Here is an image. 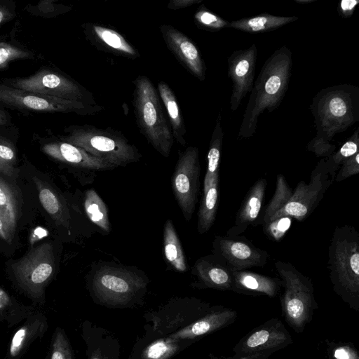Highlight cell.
Instances as JSON below:
<instances>
[{
    "label": "cell",
    "mask_w": 359,
    "mask_h": 359,
    "mask_svg": "<svg viewBox=\"0 0 359 359\" xmlns=\"http://www.w3.org/2000/svg\"><path fill=\"white\" fill-rule=\"evenodd\" d=\"M292 67V52L286 46L265 61L250 91L238 137L253 136L260 114L265 110L271 113L280 105L288 89Z\"/></svg>",
    "instance_id": "6da1fadb"
},
{
    "label": "cell",
    "mask_w": 359,
    "mask_h": 359,
    "mask_svg": "<svg viewBox=\"0 0 359 359\" xmlns=\"http://www.w3.org/2000/svg\"><path fill=\"white\" fill-rule=\"evenodd\" d=\"M327 269L334 292L350 309L359 311V233L337 226L328 247Z\"/></svg>",
    "instance_id": "7a4b0ae2"
},
{
    "label": "cell",
    "mask_w": 359,
    "mask_h": 359,
    "mask_svg": "<svg viewBox=\"0 0 359 359\" xmlns=\"http://www.w3.org/2000/svg\"><path fill=\"white\" fill-rule=\"evenodd\" d=\"M310 109L316 137L330 142L337 133L359 121V88L344 83L321 89L313 98Z\"/></svg>",
    "instance_id": "3957f363"
},
{
    "label": "cell",
    "mask_w": 359,
    "mask_h": 359,
    "mask_svg": "<svg viewBox=\"0 0 359 359\" xmlns=\"http://www.w3.org/2000/svg\"><path fill=\"white\" fill-rule=\"evenodd\" d=\"M133 104L137 126L148 142L164 157H168L174 137L157 91L147 76L135 81Z\"/></svg>",
    "instance_id": "277c9868"
},
{
    "label": "cell",
    "mask_w": 359,
    "mask_h": 359,
    "mask_svg": "<svg viewBox=\"0 0 359 359\" xmlns=\"http://www.w3.org/2000/svg\"><path fill=\"white\" fill-rule=\"evenodd\" d=\"M64 132L62 140L104 160L114 168L137 162L141 158L138 149L118 130L84 124L69 126Z\"/></svg>",
    "instance_id": "5b68a950"
},
{
    "label": "cell",
    "mask_w": 359,
    "mask_h": 359,
    "mask_svg": "<svg viewBox=\"0 0 359 359\" xmlns=\"http://www.w3.org/2000/svg\"><path fill=\"white\" fill-rule=\"evenodd\" d=\"M275 267L284 288L280 297L283 316L296 332H302L318 309L310 278L289 262L277 261Z\"/></svg>",
    "instance_id": "8992f818"
},
{
    "label": "cell",
    "mask_w": 359,
    "mask_h": 359,
    "mask_svg": "<svg viewBox=\"0 0 359 359\" xmlns=\"http://www.w3.org/2000/svg\"><path fill=\"white\" fill-rule=\"evenodd\" d=\"M2 83L20 90L96 105L93 94L65 74L43 67L27 77L5 78Z\"/></svg>",
    "instance_id": "52a82bcc"
},
{
    "label": "cell",
    "mask_w": 359,
    "mask_h": 359,
    "mask_svg": "<svg viewBox=\"0 0 359 359\" xmlns=\"http://www.w3.org/2000/svg\"><path fill=\"white\" fill-rule=\"evenodd\" d=\"M0 106L20 111L41 113H74L92 115L99 113L101 106L46 96L15 88L0 83Z\"/></svg>",
    "instance_id": "ba28073f"
},
{
    "label": "cell",
    "mask_w": 359,
    "mask_h": 359,
    "mask_svg": "<svg viewBox=\"0 0 359 359\" xmlns=\"http://www.w3.org/2000/svg\"><path fill=\"white\" fill-rule=\"evenodd\" d=\"M145 285L142 277L118 267H102L93 279V290L100 302L114 306H126Z\"/></svg>",
    "instance_id": "9c48e42d"
},
{
    "label": "cell",
    "mask_w": 359,
    "mask_h": 359,
    "mask_svg": "<svg viewBox=\"0 0 359 359\" xmlns=\"http://www.w3.org/2000/svg\"><path fill=\"white\" fill-rule=\"evenodd\" d=\"M292 342V337L283 322L273 318L250 331L232 351L238 359H267Z\"/></svg>",
    "instance_id": "30bf717a"
},
{
    "label": "cell",
    "mask_w": 359,
    "mask_h": 359,
    "mask_svg": "<svg viewBox=\"0 0 359 359\" xmlns=\"http://www.w3.org/2000/svg\"><path fill=\"white\" fill-rule=\"evenodd\" d=\"M324 163V158L318 162L311 172L309 184L300 181L286 205L269 221L288 216L302 222L313 212L334 181L326 170Z\"/></svg>",
    "instance_id": "8fae6325"
},
{
    "label": "cell",
    "mask_w": 359,
    "mask_h": 359,
    "mask_svg": "<svg viewBox=\"0 0 359 359\" xmlns=\"http://www.w3.org/2000/svg\"><path fill=\"white\" fill-rule=\"evenodd\" d=\"M201 165L199 151L189 147L179 151L172 179V188L175 199L187 222L195 210L200 189Z\"/></svg>",
    "instance_id": "7c38bea8"
},
{
    "label": "cell",
    "mask_w": 359,
    "mask_h": 359,
    "mask_svg": "<svg viewBox=\"0 0 359 359\" xmlns=\"http://www.w3.org/2000/svg\"><path fill=\"white\" fill-rule=\"evenodd\" d=\"M12 267L21 287L33 295H39L54 271L52 245L46 243L31 250Z\"/></svg>",
    "instance_id": "4fadbf2b"
},
{
    "label": "cell",
    "mask_w": 359,
    "mask_h": 359,
    "mask_svg": "<svg viewBox=\"0 0 359 359\" xmlns=\"http://www.w3.org/2000/svg\"><path fill=\"white\" fill-rule=\"evenodd\" d=\"M212 248L213 253L222 257L234 270L263 267L269 258L266 250L257 248L244 236H217Z\"/></svg>",
    "instance_id": "5bb4252c"
},
{
    "label": "cell",
    "mask_w": 359,
    "mask_h": 359,
    "mask_svg": "<svg viewBox=\"0 0 359 359\" xmlns=\"http://www.w3.org/2000/svg\"><path fill=\"white\" fill-rule=\"evenodd\" d=\"M257 55L256 45L252 44L246 49L234 50L228 57V76L233 83L230 98V109L233 111L253 87Z\"/></svg>",
    "instance_id": "9a60e30c"
},
{
    "label": "cell",
    "mask_w": 359,
    "mask_h": 359,
    "mask_svg": "<svg viewBox=\"0 0 359 359\" xmlns=\"http://www.w3.org/2000/svg\"><path fill=\"white\" fill-rule=\"evenodd\" d=\"M160 32L165 46L178 62L198 80L204 81L206 67L196 44L171 25H161Z\"/></svg>",
    "instance_id": "2e32d148"
},
{
    "label": "cell",
    "mask_w": 359,
    "mask_h": 359,
    "mask_svg": "<svg viewBox=\"0 0 359 359\" xmlns=\"http://www.w3.org/2000/svg\"><path fill=\"white\" fill-rule=\"evenodd\" d=\"M41 149L52 158L82 170L95 172L114 168L104 160L61 139L44 143Z\"/></svg>",
    "instance_id": "e0dca14e"
},
{
    "label": "cell",
    "mask_w": 359,
    "mask_h": 359,
    "mask_svg": "<svg viewBox=\"0 0 359 359\" xmlns=\"http://www.w3.org/2000/svg\"><path fill=\"white\" fill-rule=\"evenodd\" d=\"M237 311L221 305L212 306L203 316L173 332L169 337L191 341L223 329L237 319Z\"/></svg>",
    "instance_id": "ac0fdd59"
},
{
    "label": "cell",
    "mask_w": 359,
    "mask_h": 359,
    "mask_svg": "<svg viewBox=\"0 0 359 359\" xmlns=\"http://www.w3.org/2000/svg\"><path fill=\"white\" fill-rule=\"evenodd\" d=\"M194 273L201 288L233 290L232 269L219 255L213 253L199 259L195 264Z\"/></svg>",
    "instance_id": "d6986e66"
},
{
    "label": "cell",
    "mask_w": 359,
    "mask_h": 359,
    "mask_svg": "<svg viewBox=\"0 0 359 359\" xmlns=\"http://www.w3.org/2000/svg\"><path fill=\"white\" fill-rule=\"evenodd\" d=\"M82 27L86 39L97 49L128 59L140 57L137 50L116 31L92 23Z\"/></svg>",
    "instance_id": "ffe728a7"
},
{
    "label": "cell",
    "mask_w": 359,
    "mask_h": 359,
    "mask_svg": "<svg viewBox=\"0 0 359 359\" xmlns=\"http://www.w3.org/2000/svg\"><path fill=\"white\" fill-rule=\"evenodd\" d=\"M266 185V180L262 177L250 187L236 213L234 225L227 231L226 236H238L250 225H255L264 202Z\"/></svg>",
    "instance_id": "44dd1931"
},
{
    "label": "cell",
    "mask_w": 359,
    "mask_h": 359,
    "mask_svg": "<svg viewBox=\"0 0 359 359\" xmlns=\"http://www.w3.org/2000/svg\"><path fill=\"white\" fill-rule=\"evenodd\" d=\"M233 286L232 292L250 296H277L281 285L278 278L255 273L248 270L232 269Z\"/></svg>",
    "instance_id": "7402d4cb"
},
{
    "label": "cell",
    "mask_w": 359,
    "mask_h": 359,
    "mask_svg": "<svg viewBox=\"0 0 359 359\" xmlns=\"http://www.w3.org/2000/svg\"><path fill=\"white\" fill-rule=\"evenodd\" d=\"M219 173L205 176L203 195L198 212L197 228L200 234L206 233L213 225L219 201Z\"/></svg>",
    "instance_id": "603a6c76"
},
{
    "label": "cell",
    "mask_w": 359,
    "mask_h": 359,
    "mask_svg": "<svg viewBox=\"0 0 359 359\" xmlns=\"http://www.w3.org/2000/svg\"><path fill=\"white\" fill-rule=\"evenodd\" d=\"M157 86L160 95L159 97L166 110V116L174 140L182 146H185L184 136L187 134V130L175 95L170 86L164 81H159Z\"/></svg>",
    "instance_id": "cb8c5ba5"
},
{
    "label": "cell",
    "mask_w": 359,
    "mask_h": 359,
    "mask_svg": "<svg viewBox=\"0 0 359 359\" xmlns=\"http://www.w3.org/2000/svg\"><path fill=\"white\" fill-rule=\"evenodd\" d=\"M298 20L297 16H276L263 13L230 22L229 28L248 33H262L276 29Z\"/></svg>",
    "instance_id": "d4e9b609"
},
{
    "label": "cell",
    "mask_w": 359,
    "mask_h": 359,
    "mask_svg": "<svg viewBox=\"0 0 359 359\" xmlns=\"http://www.w3.org/2000/svg\"><path fill=\"white\" fill-rule=\"evenodd\" d=\"M164 254L170 265L180 272H184L187 265L183 249L172 220L168 219L163 229Z\"/></svg>",
    "instance_id": "484cf974"
},
{
    "label": "cell",
    "mask_w": 359,
    "mask_h": 359,
    "mask_svg": "<svg viewBox=\"0 0 359 359\" xmlns=\"http://www.w3.org/2000/svg\"><path fill=\"white\" fill-rule=\"evenodd\" d=\"M292 195V191L285 176L283 174L277 175L273 196L266 207L262 216L257 220L255 225H262L268 222L275 214L286 205Z\"/></svg>",
    "instance_id": "4316f807"
},
{
    "label": "cell",
    "mask_w": 359,
    "mask_h": 359,
    "mask_svg": "<svg viewBox=\"0 0 359 359\" xmlns=\"http://www.w3.org/2000/svg\"><path fill=\"white\" fill-rule=\"evenodd\" d=\"M84 209L92 222L104 231H110L111 225L107 206L95 190L89 189L86 192Z\"/></svg>",
    "instance_id": "83f0119b"
},
{
    "label": "cell",
    "mask_w": 359,
    "mask_h": 359,
    "mask_svg": "<svg viewBox=\"0 0 359 359\" xmlns=\"http://www.w3.org/2000/svg\"><path fill=\"white\" fill-rule=\"evenodd\" d=\"M358 146L359 131L357 128L339 149L328 158H324L325 169L332 178L334 179L337 171L344 161L358 153Z\"/></svg>",
    "instance_id": "f1b7e54d"
},
{
    "label": "cell",
    "mask_w": 359,
    "mask_h": 359,
    "mask_svg": "<svg viewBox=\"0 0 359 359\" xmlns=\"http://www.w3.org/2000/svg\"><path fill=\"white\" fill-rule=\"evenodd\" d=\"M223 140L224 132L221 124V113H219L209 144L207 154V170L205 176L210 177L219 173Z\"/></svg>",
    "instance_id": "f546056e"
},
{
    "label": "cell",
    "mask_w": 359,
    "mask_h": 359,
    "mask_svg": "<svg viewBox=\"0 0 359 359\" xmlns=\"http://www.w3.org/2000/svg\"><path fill=\"white\" fill-rule=\"evenodd\" d=\"M0 215L14 233L18 215V203L15 196L9 184L1 177Z\"/></svg>",
    "instance_id": "4dcf8cb0"
},
{
    "label": "cell",
    "mask_w": 359,
    "mask_h": 359,
    "mask_svg": "<svg viewBox=\"0 0 359 359\" xmlns=\"http://www.w3.org/2000/svg\"><path fill=\"white\" fill-rule=\"evenodd\" d=\"M36 54L16 41L0 38V70L18 60L34 59Z\"/></svg>",
    "instance_id": "1f68e13d"
},
{
    "label": "cell",
    "mask_w": 359,
    "mask_h": 359,
    "mask_svg": "<svg viewBox=\"0 0 359 359\" xmlns=\"http://www.w3.org/2000/svg\"><path fill=\"white\" fill-rule=\"evenodd\" d=\"M181 341L170 337L157 339L144 350L142 359H168L180 349Z\"/></svg>",
    "instance_id": "d6a6232c"
},
{
    "label": "cell",
    "mask_w": 359,
    "mask_h": 359,
    "mask_svg": "<svg viewBox=\"0 0 359 359\" xmlns=\"http://www.w3.org/2000/svg\"><path fill=\"white\" fill-rule=\"evenodd\" d=\"M41 324L39 320L29 322L20 327L11 340L9 354L12 358L17 357L28 344V342L39 332Z\"/></svg>",
    "instance_id": "836d02e7"
},
{
    "label": "cell",
    "mask_w": 359,
    "mask_h": 359,
    "mask_svg": "<svg viewBox=\"0 0 359 359\" xmlns=\"http://www.w3.org/2000/svg\"><path fill=\"white\" fill-rule=\"evenodd\" d=\"M39 191V201L45 210L55 220H60L62 217V205L55 194L42 182L34 179Z\"/></svg>",
    "instance_id": "e575fe53"
},
{
    "label": "cell",
    "mask_w": 359,
    "mask_h": 359,
    "mask_svg": "<svg viewBox=\"0 0 359 359\" xmlns=\"http://www.w3.org/2000/svg\"><path fill=\"white\" fill-rule=\"evenodd\" d=\"M196 24L201 29L216 32L223 28H229L230 22L201 6L194 14Z\"/></svg>",
    "instance_id": "d590c367"
},
{
    "label": "cell",
    "mask_w": 359,
    "mask_h": 359,
    "mask_svg": "<svg viewBox=\"0 0 359 359\" xmlns=\"http://www.w3.org/2000/svg\"><path fill=\"white\" fill-rule=\"evenodd\" d=\"M71 8L55 0H43L35 5H27L25 10L29 14L42 18H55L68 12Z\"/></svg>",
    "instance_id": "8d00e7d4"
},
{
    "label": "cell",
    "mask_w": 359,
    "mask_h": 359,
    "mask_svg": "<svg viewBox=\"0 0 359 359\" xmlns=\"http://www.w3.org/2000/svg\"><path fill=\"white\" fill-rule=\"evenodd\" d=\"M325 348L326 359H359L352 343L327 341Z\"/></svg>",
    "instance_id": "74e56055"
},
{
    "label": "cell",
    "mask_w": 359,
    "mask_h": 359,
    "mask_svg": "<svg viewBox=\"0 0 359 359\" xmlns=\"http://www.w3.org/2000/svg\"><path fill=\"white\" fill-rule=\"evenodd\" d=\"M291 224L290 217L282 216L263 224V231L269 239L280 241L285 236Z\"/></svg>",
    "instance_id": "f35d334b"
},
{
    "label": "cell",
    "mask_w": 359,
    "mask_h": 359,
    "mask_svg": "<svg viewBox=\"0 0 359 359\" xmlns=\"http://www.w3.org/2000/svg\"><path fill=\"white\" fill-rule=\"evenodd\" d=\"M50 359H72L69 341L65 333L58 330L55 334Z\"/></svg>",
    "instance_id": "ab89813d"
},
{
    "label": "cell",
    "mask_w": 359,
    "mask_h": 359,
    "mask_svg": "<svg viewBox=\"0 0 359 359\" xmlns=\"http://www.w3.org/2000/svg\"><path fill=\"white\" fill-rule=\"evenodd\" d=\"M336 173L334 181L340 182L359 173V152L349 157L340 165Z\"/></svg>",
    "instance_id": "60d3db41"
},
{
    "label": "cell",
    "mask_w": 359,
    "mask_h": 359,
    "mask_svg": "<svg viewBox=\"0 0 359 359\" xmlns=\"http://www.w3.org/2000/svg\"><path fill=\"white\" fill-rule=\"evenodd\" d=\"M337 147L330 142L314 137L306 146V149L313 152L317 157L328 158L336 150Z\"/></svg>",
    "instance_id": "b9f144b4"
},
{
    "label": "cell",
    "mask_w": 359,
    "mask_h": 359,
    "mask_svg": "<svg viewBox=\"0 0 359 359\" xmlns=\"http://www.w3.org/2000/svg\"><path fill=\"white\" fill-rule=\"evenodd\" d=\"M0 161L13 167L17 162V153L14 145L1 134H0Z\"/></svg>",
    "instance_id": "7bdbcfd3"
},
{
    "label": "cell",
    "mask_w": 359,
    "mask_h": 359,
    "mask_svg": "<svg viewBox=\"0 0 359 359\" xmlns=\"http://www.w3.org/2000/svg\"><path fill=\"white\" fill-rule=\"evenodd\" d=\"M15 7L12 1L0 0V28L17 15Z\"/></svg>",
    "instance_id": "ee69618b"
},
{
    "label": "cell",
    "mask_w": 359,
    "mask_h": 359,
    "mask_svg": "<svg viewBox=\"0 0 359 359\" xmlns=\"http://www.w3.org/2000/svg\"><path fill=\"white\" fill-rule=\"evenodd\" d=\"M359 4V0H341L337 8L339 15L344 18L351 17Z\"/></svg>",
    "instance_id": "f6af8a7d"
},
{
    "label": "cell",
    "mask_w": 359,
    "mask_h": 359,
    "mask_svg": "<svg viewBox=\"0 0 359 359\" xmlns=\"http://www.w3.org/2000/svg\"><path fill=\"white\" fill-rule=\"evenodd\" d=\"M14 233L11 231L6 222L0 215V238L8 243H11Z\"/></svg>",
    "instance_id": "bcb514c9"
},
{
    "label": "cell",
    "mask_w": 359,
    "mask_h": 359,
    "mask_svg": "<svg viewBox=\"0 0 359 359\" xmlns=\"http://www.w3.org/2000/svg\"><path fill=\"white\" fill-rule=\"evenodd\" d=\"M200 2H201V0H170L168 4V8L176 10L199 4Z\"/></svg>",
    "instance_id": "7dc6e473"
},
{
    "label": "cell",
    "mask_w": 359,
    "mask_h": 359,
    "mask_svg": "<svg viewBox=\"0 0 359 359\" xmlns=\"http://www.w3.org/2000/svg\"><path fill=\"white\" fill-rule=\"evenodd\" d=\"M11 116L0 107V127H8L12 125Z\"/></svg>",
    "instance_id": "c3c4849f"
},
{
    "label": "cell",
    "mask_w": 359,
    "mask_h": 359,
    "mask_svg": "<svg viewBox=\"0 0 359 359\" xmlns=\"http://www.w3.org/2000/svg\"><path fill=\"white\" fill-rule=\"evenodd\" d=\"M0 173L12 177L17 173V170L14 167L8 165L0 161Z\"/></svg>",
    "instance_id": "681fc988"
},
{
    "label": "cell",
    "mask_w": 359,
    "mask_h": 359,
    "mask_svg": "<svg viewBox=\"0 0 359 359\" xmlns=\"http://www.w3.org/2000/svg\"><path fill=\"white\" fill-rule=\"evenodd\" d=\"M207 359H238V358L234 355L229 357L215 356L213 355H210Z\"/></svg>",
    "instance_id": "f907efd6"
},
{
    "label": "cell",
    "mask_w": 359,
    "mask_h": 359,
    "mask_svg": "<svg viewBox=\"0 0 359 359\" xmlns=\"http://www.w3.org/2000/svg\"><path fill=\"white\" fill-rule=\"evenodd\" d=\"M313 1L315 0H304V1H296L299 3H301V4H303V3H310V2H313Z\"/></svg>",
    "instance_id": "816d5d0a"
},
{
    "label": "cell",
    "mask_w": 359,
    "mask_h": 359,
    "mask_svg": "<svg viewBox=\"0 0 359 359\" xmlns=\"http://www.w3.org/2000/svg\"><path fill=\"white\" fill-rule=\"evenodd\" d=\"M91 359H100L98 356H93Z\"/></svg>",
    "instance_id": "f5cc1de1"
},
{
    "label": "cell",
    "mask_w": 359,
    "mask_h": 359,
    "mask_svg": "<svg viewBox=\"0 0 359 359\" xmlns=\"http://www.w3.org/2000/svg\"><path fill=\"white\" fill-rule=\"evenodd\" d=\"M240 359H247V358H240ZM267 359H269V358H267Z\"/></svg>",
    "instance_id": "db71d44e"
}]
</instances>
